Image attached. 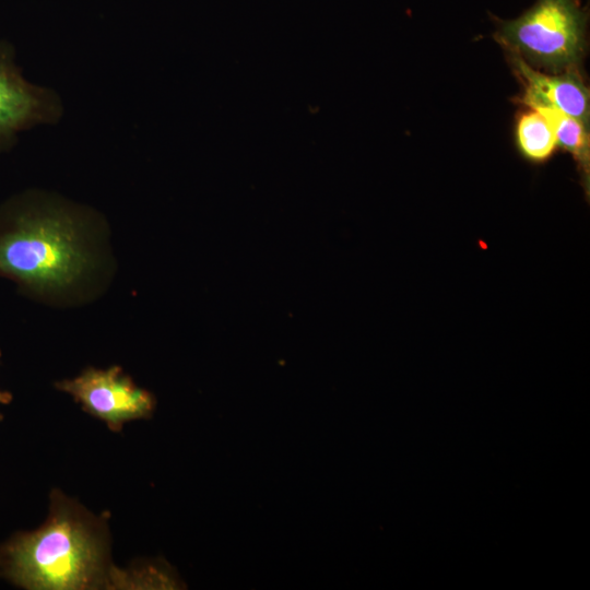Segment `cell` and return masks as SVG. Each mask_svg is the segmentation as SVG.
Instances as JSON below:
<instances>
[{"label":"cell","instance_id":"obj_1","mask_svg":"<svg viewBox=\"0 0 590 590\" xmlns=\"http://www.w3.org/2000/svg\"><path fill=\"white\" fill-rule=\"evenodd\" d=\"M74 208L26 191L0 206V276L37 295L71 290L90 273L94 257Z\"/></svg>","mask_w":590,"mask_h":590},{"label":"cell","instance_id":"obj_9","mask_svg":"<svg viewBox=\"0 0 590 590\" xmlns=\"http://www.w3.org/2000/svg\"><path fill=\"white\" fill-rule=\"evenodd\" d=\"M0 357H1V352H0ZM12 399L13 397L11 392L0 390V404H9L12 401ZM2 420H3V415L0 414V421Z\"/></svg>","mask_w":590,"mask_h":590},{"label":"cell","instance_id":"obj_2","mask_svg":"<svg viewBox=\"0 0 590 590\" xmlns=\"http://www.w3.org/2000/svg\"><path fill=\"white\" fill-rule=\"evenodd\" d=\"M54 494L46 522L0 547V573L30 590L96 588L106 579L105 542L79 507Z\"/></svg>","mask_w":590,"mask_h":590},{"label":"cell","instance_id":"obj_5","mask_svg":"<svg viewBox=\"0 0 590 590\" xmlns=\"http://www.w3.org/2000/svg\"><path fill=\"white\" fill-rule=\"evenodd\" d=\"M56 388L71 394L83 411L120 432L127 422L151 418L156 398L138 387L120 366L107 369L88 367L78 377L56 382Z\"/></svg>","mask_w":590,"mask_h":590},{"label":"cell","instance_id":"obj_8","mask_svg":"<svg viewBox=\"0 0 590 590\" xmlns=\"http://www.w3.org/2000/svg\"><path fill=\"white\" fill-rule=\"evenodd\" d=\"M517 143L524 157L535 163L547 160L557 145L548 121L534 109L519 118Z\"/></svg>","mask_w":590,"mask_h":590},{"label":"cell","instance_id":"obj_4","mask_svg":"<svg viewBox=\"0 0 590 590\" xmlns=\"http://www.w3.org/2000/svg\"><path fill=\"white\" fill-rule=\"evenodd\" d=\"M63 113L58 92L27 81L16 62L14 46L0 38V155L16 144L20 133L56 125Z\"/></svg>","mask_w":590,"mask_h":590},{"label":"cell","instance_id":"obj_6","mask_svg":"<svg viewBox=\"0 0 590 590\" xmlns=\"http://www.w3.org/2000/svg\"><path fill=\"white\" fill-rule=\"evenodd\" d=\"M514 64L524 83L526 93L520 99L521 103L536 101L548 104L588 127L589 92L576 72L545 75L529 67L516 54Z\"/></svg>","mask_w":590,"mask_h":590},{"label":"cell","instance_id":"obj_7","mask_svg":"<svg viewBox=\"0 0 590 590\" xmlns=\"http://www.w3.org/2000/svg\"><path fill=\"white\" fill-rule=\"evenodd\" d=\"M524 105L539 111L548 121L556 138V143L568 151L576 160L582 175L583 187L589 191V135L588 127L557 108L536 101L522 102Z\"/></svg>","mask_w":590,"mask_h":590},{"label":"cell","instance_id":"obj_3","mask_svg":"<svg viewBox=\"0 0 590 590\" xmlns=\"http://www.w3.org/2000/svg\"><path fill=\"white\" fill-rule=\"evenodd\" d=\"M587 13L579 0H536L514 20L499 21L500 43L553 68L577 61L585 45Z\"/></svg>","mask_w":590,"mask_h":590}]
</instances>
